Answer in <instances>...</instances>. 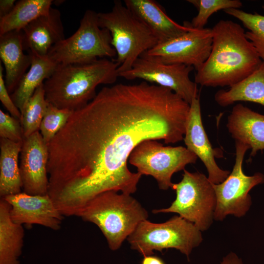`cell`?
I'll return each instance as SVG.
<instances>
[{
  "label": "cell",
  "mask_w": 264,
  "mask_h": 264,
  "mask_svg": "<svg viewBox=\"0 0 264 264\" xmlns=\"http://www.w3.org/2000/svg\"><path fill=\"white\" fill-rule=\"evenodd\" d=\"M189 109L171 89L145 81L103 87L47 144L49 192L71 215L103 192L135 193L142 175L128 168L132 152L145 140H183Z\"/></svg>",
  "instance_id": "obj_1"
},
{
  "label": "cell",
  "mask_w": 264,
  "mask_h": 264,
  "mask_svg": "<svg viewBox=\"0 0 264 264\" xmlns=\"http://www.w3.org/2000/svg\"><path fill=\"white\" fill-rule=\"evenodd\" d=\"M211 29V51L196 70L197 84L231 87L248 76L263 62L240 24L222 20Z\"/></svg>",
  "instance_id": "obj_2"
},
{
  "label": "cell",
  "mask_w": 264,
  "mask_h": 264,
  "mask_svg": "<svg viewBox=\"0 0 264 264\" xmlns=\"http://www.w3.org/2000/svg\"><path fill=\"white\" fill-rule=\"evenodd\" d=\"M119 65L106 58L83 64L58 65L44 83L47 102L71 111L87 105L96 96L98 86L114 84Z\"/></svg>",
  "instance_id": "obj_3"
},
{
  "label": "cell",
  "mask_w": 264,
  "mask_h": 264,
  "mask_svg": "<svg viewBox=\"0 0 264 264\" xmlns=\"http://www.w3.org/2000/svg\"><path fill=\"white\" fill-rule=\"evenodd\" d=\"M77 216L96 225L110 248L116 250L148 213L131 195L109 191L88 201Z\"/></svg>",
  "instance_id": "obj_4"
},
{
  "label": "cell",
  "mask_w": 264,
  "mask_h": 264,
  "mask_svg": "<svg viewBox=\"0 0 264 264\" xmlns=\"http://www.w3.org/2000/svg\"><path fill=\"white\" fill-rule=\"evenodd\" d=\"M98 19L99 26L110 34L118 74L131 69L144 53L158 43L152 32L120 0L114 1L111 11L98 13Z\"/></svg>",
  "instance_id": "obj_5"
},
{
  "label": "cell",
  "mask_w": 264,
  "mask_h": 264,
  "mask_svg": "<svg viewBox=\"0 0 264 264\" xmlns=\"http://www.w3.org/2000/svg\"><path fill=\"white\" fill-rule=\"evenodd\" d=\"M111 41L109 31L99 25L98 13L88 9L76 32L55 44L47 55L61 66L90 63L98 58L116 56Z\"/></svg>",
  "instance_id": "obj_6"
},
{
  "label": "cell",
  "mask_w": 264,
  "mask_h": 264,
  "mask_svg": "<svg viewBox=\"0 0 264 264\" xmlns=\"http://www.w3.org/2000/svg\"><path fill=\"white\" fill-rule=\"evenodd\" d=\"M127 239L131 249L143 256L152 255L154 250L175 248L188 259L193 249L202 241L201 231L179 216L159 223L143 220Z\"/></svg>",
  "instance_id": "obj_7"
},
{
  "label": "cell",
  "mask_w": 264,
  "mask_h": 264,
  "mask_svg": "<svg viewBox=\"0 0 264 264\" xmlns=\"http://www.w3.org/2000/svg\"><path fill=\"white\" fill-rule=\"evenodd\" d=\"M180 182L172 189L176 198L168 208L155 209L153 213H175L193 223L200 231L207 230L214 219L216 197L213 183L204 174L184 170Z\"/></svg>",
  "instance_id": "obj_8"
},
{
  "label": "cell",
  "mask_w": 264,
  "mask_h": 264,
  "mask_svg": "<svg viewBox=\"0 0 264 264\" xmlns=\"http://www.w3.org/2000/svg\"><path fill=\"white\" fill-rule=\"evenodd\" d=\"M198 158L186 147L164 146L156 140H147L134 149L129 162L142 175L153 176L160 189L167 190L173 185V174L184 170L188 164L196 163Z\"/></svg>",
  "instance_id": "obj_9"
},
{
  "label": "cell",
  "mask_w": 264,
  "mask_h": 264,
  "mask_svg": "<svg viewBox=\"0 0 264 264\" xmlns=\"http://www.w3.org/2000/svg\"><path fill=\"white\" fill-rule=\"evenodd\" d=\"M236 158L232 172L219 184H213L216 197L214 219L223 220L228 215L242 217L249 210L251 198L249 192L255 186L264 182V175L257 173L253 176L245 175L242 163L249 147L235 142Z\"/></svg>",
  "instance_id": "obj_10"
},
{
  "label": "cell",
  "mask_w": 264,
  "mask_h": 264,
  "mask_svg": "<svg viewBox=\"0 0 264 264\" xmlns=\"http://www.w3.org/2000/svg\"><path fill=\"white\" fill-rule=\"evenodd\" d=\"M212 45L211 28L192 27L179 36L158 43L141 56L165 64L191 66L197 70L208 58Z\"/></svg>",
  "instance_id": "obj_11"
},
{
  "label": "cell",
  "mask_w": 264,
  "mask_h": 264,
  "mask_svg": "<svg viewBox=\"0 0 264 264\" xmlns=\"http://www.w3.org/2000/svg\"><path fill=\"white\" fill-rule=\"evenodd\" d=\"M193 66L179 64H165L140 56L129 70L119 73L128 80L143 81L169 88L189 104L198 97L197 84L189 77Z\"/></svg>",
  "instance_id": "obj_12"
},
{
  "label": "cell",
  "mask_w": 264,
  "mask_h": 264,
  "mask_svg": "<svg viewBox=\"0 0 264 264\" xmlns=\"http://www.w3.org/2000/svg\"><path fill=\"white\" fill-rule=\"evenodd\" d=\"M47 144L39 131L23 138L20 153V171L24 193L48 195Z\"/></svg>",
  "instance_id": "obj_13"
},
{
  "label": "cell",
  "mask_w": 264,
  "mask_h": 264,
  "mask_svg": "<svg viewBox=\"0 0 264 264\" xmlns=\"http://www.w3.org/2000/svg\"><path fill=\"white\" fill-rule=\"evenodd\" d=\"M3 198L10 205V217L14 222L29 226L38 224L54 230L61 228L64 216L48 195L21 192Z\"/></svg>",
  "instance_id": "obj_14"
},
{
  "label": "cell",
  "mask_w": 264,
  "mask_h": 264,
  "mask_svg": "<svg viewBox=\"0 0 264 264\" xmlns=\"http://www.w3.org/2000/svg\"><path fill=\"white\" fill-rule=\"evenodd\" d=\"M183 140L186 148L205 165L210 182L219 184L227 178L230 172L221 169L217 165L215 158L219 157V150L213 148L203 127L198 96L194 98L190 104Z\"/></svg>",
  "instance_id": "obj_15"
},
{
  "label": "cell",
  "mask_w": 264,
  "mask_h": 264,
  "mask_svg": "<svg viewBox=\"0 0 264 264\" xmlns=\"http://www.w3.org/2000/svg\"><path fill=\"white\" fill-rule=\"evenodd\" d=\"M125 5L152 32L163 42L179 36L192 27L190 22L180 25L173 20L163 7L154 0H124Z\"/></svg>",
  "instance_id": "obj_16"
},
{
  "label": "cell",
  "mask_w": 264,
  "mask_h": 264,
  "mask_svg": "<svg viewBox=\"0 0 264 264\" xmlns=\"http://www.w3.org/2000/svg\"><path fill=\"white\" fill-rule=\"evenodd\" d=\"M24 51L41 56L48 55L50 49L64 40V28L59 10L52 8L26 25L22 30Z\"/></svg>",
  "instance_id": "obj_17"
},
{
  "label": "cell",
  "mask_w": 264,
  "mask_h": 264,
  "mask_svg": "<svg viewBox=\"0 0 264 264\" xmlns=\"http://www.w3.org/2000/svg\"><path fill=\"white\" fill-rule=\"evenodd\" d=\"M226 127L235 142L248 146L251 156L264 150V115L241 104L236 105L228 116Z\"/></svg>",
  "instance_id": "obj_18"
},
{
  "label": "cell",
  "mask_w": 264,
  "mask_h": 264,
  "mask_svg": "<svg viewBox=\"0 0 264 264\" xmlns=\"http://www.w3.org/2000/svg\"><path fill=\"white\" fill-rule=\"evenodd\" d=\"M21 31H12L0 35V58L5 68L4 82L12 93L30 67L32 58L24 53Z\"/></svg>",
  "instance_id": "obj_19"
},
{
  "label": "cell",
  "mask_w": 264,
  "mask_h": 264,
  "mask_svg": "<svg viewBox=\"0 0 264 264\" xmlns=\"http://www.w3.org/2000/svg\"><path fill=\"white\" fill-rule=\"evenodd\" d=\"M32 58L29 70L25 73L17 87L10 94L14 103L21 114L28 100L44 81L48 79L55 72L58 65L48 55L41 56L34 52H28Z\"/></svg>",
  "instance_id": "obj_20"
},
{
  "label": "cell",
  "mask_w": 264,
  "mask_h": 264,
  "mask_svg": "<svg viewBox=\"0 0 264 264\" xmlns=\"http://www.w3.org/2000/svg\"><path fill=\"white\" fill-rule=\"evenodd\" d=\"M10 204L0 200V264H20L22 253L24 229L14 222L10 214Z\"/></svg>",
  "instance_id": "obj_21"
},
{
  "label": "cell",
  "mask_w": 264,
  "mask_h": 264,
  "mask_svg": "<svg viewBox=\"0 0 264 264\" xmlns=\"http://www.w3.org/2000/svg\"><path fill=\"white\" fill-rule=\"evenodd\" d=\"M214 97L221 107L238 101L252 102L264 106V61L258 68L229 89L218 91Z\"/></svg>",
  "instance_id": "obj_22"
},
{
  "label": "cell",
  "mask_w": 264,
  "mask_h": 264,
  "mask_svg": "<svg viewBox=\"0 0 264 264\" xmlns=\"http://www.w3.org/2000/svg\"><path fill=\"white\" fill-rule=\"evenodd\" d=\"M22 142L0 138V196L1 198L21 193L22 183L18 157Z\"/></svg>",
  "instance_id": "obj_23"
},
{
  "label": "cell",
  "mask_w": 264,
  "mask_h": 264,
  "mask_svg": "<svg viewBox=\"0 0 264 264\" xmlns=\"http://www.w3.org/2000/svg\"><path fill=\"white\" fill-rule=\"evenodd\" d=\"M52 0H20L12 11L0 19V35L12 31H21L39 17L47 13Z\"/></svg>",
  "instance_id": "obj_24"
},
{
  "label": "cell",
  "mask_w": 264,
  "mask_h": 264,
  "mask_svg": "<svg viewBox=\"0 0 264 264\" xmlns=\"http://www.w3.org/2000/svg\"><path fill=\"white\" fill-rule=\"evenodd\" d=\"M47 104L43 83L28 100L22 113L21 122L24 138L39 131Z\"/></svg>",
  "instance_id": "obj_25"
},
{
  "label": "cell",
  "mask_w": 264,
  "mask_h": 264,
  "mask_svg": "<svg viewBox=\"0 0 264 264\" xmlns=\"http://www.w3.org/2000/svg\"><path fill=\"white\" fill-rule=\"evenodd\" d=\"M264 10V5L263 6ZM224 11L237 19L248 29L246 38L252 44L260 57L264 61V15L250 13L240 9L229 8Z\"/></svg>",
  "instance_id": "obj_26"
},
{
  "label": "cell",
  "mask_w": 264,
  "mask_h": 264,
  "mask_svg": "<svg viewBox=\"0 0 264 264\" xmlns=\"http://www.w3.org/2000/svg\"><path fill=\"white\" fill-rule=\"evenodd\" d=\"M198 9L197 15L193 18L190 24L195 29L204 28L209 17L220 10L239 9L242 2L239 0H188Z\"/></svg>",
  "instance_id": "obj_27"
},
{
  "label": "cell",
  "mask_w": 264,
  "mask_h": 264,
  "mask_svg": "<svg viewBox=\"0 0 264 264\" xmlns=\"http://www.w3.org/2000/svg\"><path fill=\"white\" fill-rule=\"evenodd\" d=\"M72 112L68 110L59 109L48 103L39 129L47 144L65 126Z\"/></svg>",
  "instance_id": "obj_28"
},
{
  "label": "cell",
  "mask_w": 264,
  "mask_h": 264,
  "mask_svg": "<svg viewBox=\"0 0 264 264\" xmlns=\"http://www.w3.org/2000/svg\"><path fill=\"white\" fill-rule=\"evenodd\" d=\"M0 136L15 142H22L24 136L21 121L0 110Z\"/></svg>",
  "instance_id": "obj_29"
},
{
  "label": "cell",
  "mask_w": 264,
  "mask_h": 264,
  "mask_svg": "<svg viewBox=\"0 0 264 264\" xmlns=\"http://www.w3.org/2000/svg\"><path fill=\"white\" fill-rule=\"evenodd\" d=\"M3 68L0 64V100L2 105L10 112L11 115L21 121L22 114L12 100L5 86L3 76Z\"/></svg>",
  "instance_id": "obj_30"
},
{
  "label": "cell",
  "mask_w": 264,
  "mask_h": 264,
  "mask_svg": "<svg viewBox=\"0 0 264 264\" xmlns=\"http://www.w3.org/2000/svg\"><path fill=\"white\" fill-rule=\"evenodd\" d=\"M16 2L15 0H0V19L5 17L12 11Z\"/></svg>",
  "instance_id": "obj_31"
},
{
  "label": "cell",
  "mask_w": 264,
  "mask_h": 264,
  "mask_svg": "<svg viewBox=\"0 0 264 264\" xmlns=\"http://www.w3.org/2000/svg\"><path fill=\"white\" fill-rule=\"evenodd\" d=\"M220 264H243L242 261L237 255L233 252H230L223 258Z\"/></svg>",
  "instance_id": "obj_32"
},
{
  "label": "cell",
  "mask_w": 264,
  "mask_h": 264,
  "mask_svg": "<svg viewBox=\"0 0 264 264\" xmlns=\"http://www.w3.org/2000/svg\"><path fill=\"white\" fill-rule=\"evenodd\" d=\"M141 264H165L163 261L160 258L153 256L148 255L144 256Z\"/></svg>",
  "instance_id": "obj_33"
}]
</instances>
